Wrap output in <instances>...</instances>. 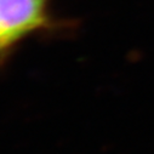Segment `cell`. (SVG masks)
<instances>
[{"mask_svg":"<svg viewBox=\"0 0 154 154\" xmlns=\"http://www.w3.org/2000/svg\"><path fill=\"white\" fill-rule=\"evenodd\" d=\"M46 0H0V50L40 27Z\"/></svg>","mask_w":154,"mask_h":154,"instance_id":"6da1fadb","label":"cell"}]
</instances>
